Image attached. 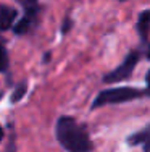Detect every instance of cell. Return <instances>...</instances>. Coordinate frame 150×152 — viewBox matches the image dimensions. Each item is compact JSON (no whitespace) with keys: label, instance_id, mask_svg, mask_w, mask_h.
I'll use <instances>...</instances> for the list:
<instances>
[{"label":"cell","instance_id":"cell-1","mask_svg":"<svg viewBox=\"0 0 150 152\" xmlns=\"http://www.w3.org/2000/svg\"><path fill=\"white\" fill-rule=\"evenodd\" d=\"M55 134L60 146L66 152H89L92 149L91 137L84 129V126L71 117L58 118Z\"/></svg>","mask_w":150,"mask_h":152},{"label":"cell","instance_id":"cell-2","mask_svg":"<svg viewBox=\"0 0 150 152\" xmlns=\"http://www.w3.org/2000/svg\"><path fill=\"white\" fill-rule=\"evenodd\" d=\"M144 96V91L136 88H116V89H105L94 99L91 108L95 110L103 105H112V104H121V102H129L133 99Z\"/></svg>","mask_w":150,"mask_h":152},{"label":"cell","instance_id":"cell-3","mask_svg":"<svg viewBox=\"0 0 150 152\" xmlns=\"http://www.w3.org/2000/svg\"><path fill=\"white\" fill-rule=\"evenodd\" d=\"M137 61H139V53L137 52L129 53L120 66L115 68L113 71H110V73H107L105 76H103V83L112 84V83H120V81L128 79L131 75H133V71H134L136 65H137Z\"/></svg>","mask_w":150,"mask_h":152},{"label":"cell","instance_id":"cell-4","mask_svg":"<svg viewBox=\"0 0 150 152\" xmlns=\"http://www.w3.org/2000/svg\"><path fill=\"white\" fill-rule=\"evenodd\" d=\"M18 16V12L13 7L0 5V31H8L13 26Z\"/></svg>","mask_w":150,"mask_h":152},{"label":"cell","instance_id":"cell-5","mask_svg":"<svg viewBox=\"0 0 150 152\" xmlns=\"http://www.w3.org/2000/svg\"><path fill=\"white\" fill-rule=\"evenodd\" d=\"M128 142L131 146H142L145 152H150V125L145 126L142 131H137L128 137Z\"/></svg>","mask_w":150,"mask_h":152},{"label":"cell","instance_id":"cell-6","mask_svg":"<svg viewBox=\"0 0 150 152\" xmlns=\"http://www.w3.org/2000/svg\"><path fill=\"white\" fill-rule=\"evenodd\" d=\"M149 28H150V10H145V12L141 13L139 21H137V31H139V36H141L142 41H147Z\"/></svg>","mask_w":150,"mask_h":152},{"label":"cell","instance_id":"cell-7","mask_svg":"<svg viewBox=\"0 0 150 152\" xmlns=\"http://www.w3.org/2000/svg\"><path fill=\"white\" fill-rule=\"evenodd\" d=\"M18 2L23 5L24 13H34V15H37V10H39L37 0H18Z\"/></svg>","mask_w":150,"mask_h":152},{"label":"cell","instance_id":"cell-8","mask_svg":"<svg viewBox=\"0 0 150 152\" xmlns=\"http://www.w3.org/2000/svg\"><path fill=\"white\" fill-rule=\"evenodd\" d=\"M24 94H26V84L23 83V84H20L15 89V94L12 96V102H18V100H21V97H23Z\"/></svg>","mask_w":150,"mask_h":152},{"label":"cell","instance_id":"cell-9","mask_svg":"<svg viewBox=\"0 0 150 152\" xmlns=\"http://www.w3.org/2000/svg\"><path fill=\"white\" fill-rule=\"evenodd\" d=\"M5 68H7V53H5L3 45L0 44V71H3Z\"/></svg>","mask_w":150,"mask_h":152},{"label":"cell","instance_id":"cell-10","mask_svg":"<svg viewBox=\"0 0 150 152\" xmlns=\"http://www.w3.org/2000/svg\"><path fill=\"white\" fill-rule=\"evenodd\" d=\"M145 81H147V89H145V92H144V94L150 96V71L147 73V78H145Z\"/></svg>","mask_w":150,"mask_h":152},{"label":"cell","instance_id":"cell-11","mask_svg":"<svg viewBox=\"0 0 150 152\" xmlns=\"http://www.w3.org/2000/svg\"><path fill=\"white\" fill-rule=\"evenodd\" d=\"M63 24H66V26H63V29H62V31H63V32H68V29L71 28V20H68V18H66Z\"/></svg>","mask_w":150,"mask_h":152},{"label":"cell","instance_id":"cell-12","mask_svg":"<svg viewBox=\"0 0 150 152\" xmlns=\"http://www.w3.org/2000/svg\"><path fill=\"white\" fill-rule=\"evenodd\" d=\"M2 137H3V128L0 126V141H2Z\"/></svg>","mask_w":150,"mask_h":152}]
</instances>
